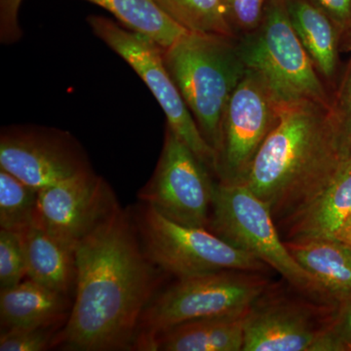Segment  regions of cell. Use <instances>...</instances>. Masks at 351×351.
<instances>
[{"mask_svg": "<svg viewBox=\"0 0 351 351\" xmlns=\"http://www.w3.org/2000/svg\"><path fill=\"white\" fill-rule=\"evenodd\" d=\"M75 299L53 346L75 351L130 350L152 300L156 265L135 223L117 207L75 247Z\"/></svg>", "mask_w": 351, "mask_h": 351, "instance_id": "cell-1", "label": "cell"}, {"mask_svg": "<svg viewBox=\"0 0 351 351\" xmlns=\"http://www.w3.org/2000/svg\"><path fill=\"white\" fill-rule=\"evenodd\" d=\"M346 158L330 108L284 104L243 184L269 206L277 225L319 195Z\"/></svg>", "mask_w": 351, "mask_h": 351, "instance_id": "cell-2", "label": "cell"}, {"mask_svg": "<svg viewBox=\"0 0 351 351\" xmlns=\"http://www.w3.org/2000/svg\"><path fill=\"white\" fill-rule=\"evenodd\" d=\"M162 53L166 68L217 156L226 107L246 73L237 38L189 32Z\"/></svg>", "mask_w": 351, "mask_h": 351, "instance_id": "cell-3", "label": "cell"}, {"mask_svg": "<svg viewBox=\"0 0 351 351\" xmlns=\"http://www.w3.org/2000/svg\"><path fill=\"white\" fill-rule=\"evenodd\" d=\"M269 289L262 272L246 270H221L178 279L145 307L135 346L154 350L159 335L189 321L245 315Z\"/></svg>", "mask_w": 351, "mask_h": 351, "instance_id": "cell-4", "label": "cell"}, {"mask_svg": "<svg viewBox=\"0 0 351 351\" xmlns=\"http://www.w3.org/2000/svg\"><path fill=\"white\" fill-rule=\"evenodd\" d=\"M240 56L276 100L313 101L331 108L332 94L289 19L284 0H269L257 29L237 38Z\"/></svg>", "mask_w": 351, "mask_h": 351, "instance_id": "cell-5", "label": "cell"}, {"mask_svg": "<svg viewBox=\"0 0 351 351\" xmlns=\"http://www.w3.org/2000/svg\"><path fill=\"white\" fill-rule=\"evenodd\" d=\"M208 230L276 270L292 287L321 304H335L288 250L269 206L243 182L216 184Z\"/></svg>", "mask_w": 351, "mask_h": 351, "instance_id": "cell-6", "label": "cell"}, {"mask_svg": "<svg viewBox=\"0 0 351 351\" xmlns=\"http://www.w3.org/2000/svg\"><path fill=\"white\" fill-rule=\"evenodd\" d=\"M135 225L152 263L178 279L228 269L263 274L269 267L208 228L176 223L149 205L138 209Z\"/></svg>", "mask_w": 351, "mask_h": 351, "instance_id": "cell-7", "label": "cell"}, {"mask_svg": "<svg viewBox=\"0 0 351 351\" xmlns=\"http://www.w3.org/2000/svg\"><path fill=\"white\" fill-rule=\"evenodd\" d=\"M88 24L110 49L130 64L158 101L167 125L215 173L216 152L198 128L186 101L166 68L162 48L142 34L124 29L103 16L90 15Z\"/></svg>", "mask_w": 351, "mask_h": 351, "instance_id": "cell-8", "label": "cell"}, {"mask_svg": "<svg viewBox=\"0 0 351 351\" xmlns=\"http://www.w3.org/2000/svg\"><path fill=\"white\" fill-rule=\"evenodd\" d=\"M209 171L167 125L156 169L138 198L171 221L208 228L217 184Z\"/></svg>", "mask_w": 351, "mask_h": 351, "instance_id": "cell-9", "label": "cell"}, {"mask_svg": "<svg viewBox=\"0 0 351 351\" xmlns=\"http://www.w3.org/2000/svg\"><path fill=\"white\" fill-rule=\"evenodd\" d=\"M281 104L262 78L246 69L221 124L215 174L219 182H243L265 138L280 119Z\"/></svg>", "mask_w": 351, "mask_h": 351, "instance_id": "cell-10", "label": "cell"}, {"mask_svg": "<svg viewBox=\"0 0 351 351\" xmlns=\"http://www.w3.org/2000/svg\"><path fill=\"white\" fill-rule=\"evenodd\" d=\"M0 168L38 191L90 170L73 136L39 127H14L2 132Z\"/></svg>", "mask_w": 351, "mask_h": 351, "instance_id": "cell-11", "label": "cell"}, {"mask_svg": "<svg viewBox=\"0 0 351 351\" xmlns=\"http://www.w3.org/2000/svg\"><path fill=\"white\" fill-rule=\"evenodd\" d=\"M269 293L245 314L242 351H319L336 304L316 306Z\"/></svg>", "mask_w": 351, "mask_h": 351, "instance_id": "cell-12", "label": "cell"}, {"mask_svg": "<svg viewBox=\"0 0 351 351\" xmlns=\"http://www.w3.org/2000/svg\"><path fill=\"white\" fill-rule=\"evenodd\" d=\"M117 207L107 182L90 169L38 191L36 225L75 249Z\"/></svg>", "mask_w": 351, "mask_h": 351, "instance_id": "cell-13", "label": "cell"}, {"mask_svg": "<svg viewBox=\"0 0 351 351\" xmlns=\"http://www.w3.org/2000/svg\"><path fill=\"white\" fill-rule=\"evenodd\" d=\"M280 225L284 241L328 239L351 246V156L319 195Z\"/></svg>", "mask_w": 351, "mask_h": 351, "instance_id": "cell-14", "label": "cell"}, {"mask_svg": "<svg viewBox=\"0 0 351 351\" xmlns=\"http://www.w3.org/2000/svg\"><path fill=\"white\" fill-rule=\"evenodd\" d=\"M289 19L328 89L339 82L341 40L335 23L308 0H284Z\"/></svg>", "mask_w": 351, "mask_h": 351, "instance_id": "cell-15", "label": "cell"}, {"mask_svg": "<svg viewBox=\"0 0 351 351\" xmlns=\"http://www.w3.org/2000/svg\"><path fill=\"white\" fill-rule=\"evenodd\" d=\"M66 295L29 280L0 293V319L4 331L53 326L69 309ZM3 332V331H2Z\"/></svg>", "mask_w": 351, "mask_h": 351, "instance_id": "cell-16", "label": "cell"}, {"mask_svg": "<svg viewBox=\"0 0 351 351\" xmlns=\"http://www.w3.org/2000/svg\"><path fill=\"white\" fill-rule=\"evenodd\" d=\"M22 234L27 276L51 290L68 295L75 285V249L36 223Z\"/></svg>", "mask_w": 351, "mask_h": 351, "instance_id": "cell-17", "label": "cell"}, {"mask_svg": "<svg viewBox=\"0 0 351 351\" xmlns=\"http://www.w3.org/2000/svg\"><path fill=\"white\" fill-rule=\"evenodd\" d=\"M298 263L336 302L351 294V246L328 239L285 241Z\"/></svg>", "mask_w": 351, "mask_h": 351, "instance_id": "cell-18", "label": "cell"}, {"mask_svg": "<svg viewBox=\"0 0 351 351\" xmlns=\"http://www.w3.org/2000/svg\"><path fill=\"white\" fill-rule=\"evenodd\" d=\"M244 316L189 321L159 335L154 350L242 351Z\"/></svg>", "mask_w": 351, "mask_h": 351, "instance_id": "cell-19", "label": "cell"}, {"mask_svg": "<svg viewBox=\"0 0 351 351\" xmlns=\"http://www.w3.org/2000/svg\"><path fill=\"white\" fill-rule=\"evenodd\" d=\"M106 9L127 29L167 49L189 31L157 3L156 0H85Z\"/></svg>", "mask_w": 351, "mask_h": 351, "instance_id": "cell-20", "label": "cell"}, {"mask_svg": "<svg viewBox=\"0 0 351 351\" xmlns=\"http://www.w3.org/2000/svg\"><path fill=\"white\" fill-rule=\"evenodd\" d=\"M164 10L189 32L237 38L223 0H156Z\"/></svg>", "mask_w": 351, "mask_h": 351, "instance_id": "cell-21", "label": "cell"}, {"mask_svg": "<svg viewBox=\"0 0 351 351\" xmlns=\"http://www.w3.org/2000/svg\"><path fill=\"white\" fill-rule=\"evenodd\" d=\"M38 189L0 168V226L23 232L36 223Z\"/></svg>", "mask_w": 351, "mask_h": 351, "instance_id": "cell-22", "label": "cell"}, {"mask_svg": "<svg viewBox=\"0 0 351 351\" xmlns=\"http://www.w3.org/2000/svg\"><path fill=\"white\" fill-rule=\"evenodd\" d=\"M27 276V258L22 232L0 230V287L18 285Z\"/></svg>", "mask_w": 351, "mask_h": 351, "instance_id": "cell-23", "label": "cell"}, {"mask_svg": "<svg viewBox=\"0 0 351 351\" xmlns=\"http://www.w3.org/2000/svg\"><path fill=\"white\" fill-rule=\"evenodd\" d=\"M330 112L341 147L351 156V57L332 94Z\"/></svg>", "mask_w": 351, "mask_h": 351, "instance_id": "cell-24", "label": "cell"}, {"mask_svg": "<svg viewBox=\"0 0 351 351\" xmlns=\"http://www.w3.org/2000/svg\"><path fill=\"white\" fill-rule=\"evenodd\" d=\"M52 326L7 330L0 337L1 351H43L53 346Z\"/></svg>", "mask_w": 351, "mask_h": 351, "instance_id": "cell-25", "label": "cell"}, {"mask_svg": "<svg viewBox=\"0 0 351 351\" xmlns=\"http://www.w3.org/2000/svg\"><path fill=\"white\" fill-rule=\"evenodd\" d=\"M228 20L237 36L257 29L269 0H223Z\"/></svg>", "mask_w": 351, "mask_h": 351, "instance_id": "cell-26", "label": "cell"}, {"mask_svg": "<svg viewBox=\"0 0 351 351\" xmlns=\"http://www.w3.org/2000/svg\"><path fill=\"white\" fill-rule=\"evenodd\" d=\"M328 332L337 351H351V294L336 300Z\"/></svg>", "mask_w": 351, "mask_h": 351, "instance_id": "cell-27", "label": "cell"}, {"mask_svg": "<svg viewBox=\"0 0 351 351\" xmlns=\"http://www.w3.org/2000/svg\"><path fill=\"white\" fill-rule=\"evenodd\" d=\"M329 16L339 32L341 50L351 51V0H308Z\"/></svg>", "mask_w": 351, "mask_h": 351, "instance_id": "cell-28", "label": "cell"}, {"mask_svg": "<svg viewBox=\"0 0 351 351\" xmlns=\"http://www.w3.org/2000/svg\"><path fill=\"white\" fill-rule=\"evenodd\" d=\"M23 0H0V40L2 43H16L22 36L19 11Z\"/></svg>", "mask_w": 351, "mask_h": 351, "instance_id": "cell-29", "label": "cell"}]
</instances>
